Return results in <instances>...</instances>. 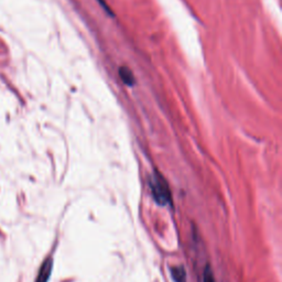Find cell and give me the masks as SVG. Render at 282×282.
I'll use <instances>...</instances> for the list:
<instances>
[{
  "instance_id": "obj_1",
  "label": "cell",
  "mask_w": 282,
  "mask_h": 282,
  "mask_svg": "<svg viewBox=\"0 0 282 282\" xmlns=\"http://www.w3.org/2000/svg\"><path fill=\"white\" fill-rule=\"evenodd\" d=\"M150 189H151L152 196L155 202L160 205H168L171 202V192L166 179L163 178L161 173L155 172L151 181H150Z\"/></svg>"
},
{
  "instance_id": "obj_2",
  "label": "cell",
  "mask_w": 282,
  "mask_h": 282,
  "mask_svg": "<svg viewBox=\"0 0 282 282\" xmlns=\"http://www.w3.org/2000/svg\"><path fill=\"white\" fill-rule=\"evenodd\" d=\"M52 267H53V261H52L51 258H48L43 262L40 270H39L36 282H48L52 272Z\"/></svg>"
},
{
  "instance_id": "obj_3",
  "label": "cell",
  "mask_w": 282,
  "mask_h": 282,
  "mask_svg": "<svg viewBox=\"0 0 282 282\" xmlns=\"http://www.w3.org/2000/svg\"><path fill=\"white\" fill-rule=\"evenodd\" d=\"M119 77L120 80L123 82V84H126L127 86H134L135 85V76L131 72L130 69L127 67H121L119 69Z\"/></svg>"
},
{
  "instance_id": "obj_4",
  "label": "cell",
  "mask_w": 282,
  "mask_h": 282,
  "mask_svg": "<svg viewBox=\"0 0 282 282\" xmlns=\"http://www.w3.org/2000/svg\"><path fill=\"white\" fill-rule=\"evenodd\" d=\"M171 275L175 282H185L186 273L183 267H174L171 269Z\"/></svg>"
},
{
  "instance_id": "obj_5",
  "label": "cell",
  "mask_w": 282,
  "mask_h": 282,
  "mask_svg": "<svg viewBox=\"0 0 282 282\" xmlns=\"http://www.w3.org/2000/svg\"><path fill=\"white\" fill-rule=\"evenodd\" d=\"M203 282H216L212 268L208 265L204 268V271H203Z\"/></svg>"
},
{
  "instance_id": "obj_6",
  "label": "cell",
  "mask_w": 282,
  "mask_h": 282,
  "mask_svg": "<svg viewBox=\"0 0 282 282\" xmlns=\"http://www.w3.org/2000/svg\"><path fill=\"white\" fill-rule=\"evenodd\" d=\"M97 2H98V4H100L101 7L105 10V12H106L107 15H109V16H114V15H113V11H111V9L108 7V5H107L106 2H105V0H97Z\"/></svg>"
}]
</instances>
